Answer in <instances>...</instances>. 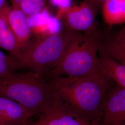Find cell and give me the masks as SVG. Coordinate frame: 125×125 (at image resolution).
<instances>
[{
    "label": "cell",
    "instance_id": "6da1fadb",
    "mask_svg": "<svg viewBox=\"0 0 125 125\" xmlns=\"http://www.w3.org/2000/svg\"><path fill=\"white\" fill-rule=\"evenodd\" d=\"M52 103L89 123L100 125L110 81L101 72L80 78H49Z\"/></svg>",
    "mask_w": 125,
    "mask_h": 125
},
{
    "label": "cell",
    "instance_id": "7a4b0ae2",
    "mask_svg": "<svg viewBox=\"0 0 125 125\" xmlns=\"http://www.w3.org/2000/svg\"><path fill=\"white\" fill-rule=\"evenodd\" d=\"M0 96L11 99L40 115L52 103V90L45 76L35 72L13 73L0 78Z\"/></svg>",
    "mask_w": 125,
    "mask_h": 125
},
{
    "label": "cell",
    "instance_id": "3957f363",
    "mask_svg": "<svg viewBox=\"0 0 125 125\" xmlns=\"http://www.w3.org/2000/svg\"><path fill=\"white\" fill-rule=\"evenodd\" d=\"M98 41L92 33L77 32L58 64L46 74L49 78L64 76L80 78L99 71Z\"/></svg>",
    "mask_w": 125,
    "mask_h": 125
},
{
    "label": "cell",
    "instance_id": "277c9868",
    "mask_svg": "<svg viewBox=\"0 0 125 125\" xmlns=\"http://www.w3.org/2000/svg\"><path fill=\"white\" fill-rule=\"evenodd\" d=\"M77 32L66 28L60 32L32 39L18 58L21 68L46 75L59 62Z\"/></svg>",
    "mask_w": 125,
    "mask_h": 125
},
{
    "label": "cell",
    "instance_id": "5b68a950",
    "mask_svg": "<svg viewBox=\"0 0 125 125\" xmlns=\"http://www.w3.org/2000/svg\"><path fill=\"white\" fill-rule=\"evenodd\" d=\"M96 11L92 1H85L65 9L63 21L66 28L73 31L90 32L94 27Z\"/></svg>",
    "mask_w": 125,
    "mask_h": 125
},
{
    "label": "cell",
    "instance_id": "8992f818",
    "mask_svg": "<svg viewBox=\"0 0 125 125\" xmlns=\"http://www.w3.org/2000/svg\"><path fill=\"white\" fill-rule=\"evenodd\" d=\"M100 125H125V89L111 87L105 100Z\"/></svg>",
    "mask_w": 125,
    "mask_h": 125
},
{
    "label": "cell",
    "instance_id": "52a82bcc",
    "mask_svg": "<svg viewBox=\"0 0 125 125\" xmlns=\"http://www.w3.org/2000/svg\"><path fill=\"white\" fill-rule=\"evenodd\" d=\"M34 115L22 105L11 99L0 96V120L5 125H27Z\"/></svg>",
    "mask_w": 125,
    "mask_h": 125
},
{
    "label": "cell",
    "instance_id": "ba28073f",
    "mask_svg": "<svg viewBox=\"0 0 125 125\" xmlns=\"http://www.w3.org/2000/svg\"><path fill=\"white\" fill-rule=\"evenodd\" d=\"M7 17L21 52L32 40V31L28 22V17L17 7L9 5Z\"/></svg>",
    "mask_w": 125,
    "mask_h": 125
},
{
    "label": "cell",
    "instance_id": "9c48e42d",
    "mask_svg": "<svg viewBox=\"0 0 125 125\" xmlns=\"http://www.w3.org/2000/svg\"><path fill=\"white\" fill-rule=\"evenodd\" d=\"M39 115L38 121L27 125H96L74 116L52 103Z\"/></svg>",
    "mask_w": 125,
    "mask_h": 125
},
{
    "label": "cell",
    "instance_id": "30bf717a",
    "mask_svg": "<svg viewBox=\"0 0 125 125\" xmlns=\"http://www.w3.org/2000/svg\"><path fill=\"white\" fill-rule=\"evenodd\" d=\"M9 5L7 2L0 9V48L7 51L18 61L21 49L8 21L7 13Z\"/></svg>",
    "mask_w": 125,
    "mask_h": 125
},
{
    "label": "cell",
    "instance_id": "8fae6325",
    "mask_svg": "<svg viewBox=\"0 0 125 125\" xmlns=\"http://www.w3.org/2000/svg\"><path fill=\"white\" fill-rule=\"evenodd\" d=\"M99 69L109 80L125 89V65L104 53L100 58Z\"/></svg>",
    "mask_w": 125,
    "mask_h": 125
},
{
    "label": "cell",
    "instance_id": "7c38bea8",
    "mask_svg": "<svg viewBox=\"0 0 125 125\" xmlns=\"http://www.w3.org/2000/svg\"><path fill=\"white\" fill-rule=\"evenodd\" d=\"M103 17L109 25L125 23V0H107L103 4Z\"/></svg>",
    "mask_w": 125,
    "mask_h": 125
},
{
    "label": "cell",
    "instance_id": "4fadbf2b",
    "mask_svg": "<svg viewBox=\"0 0 125 125\" xmlns=\"http://www.w3.org/2000/svg\"><path fill=\"white\" fill-rule=\"evenodd\" d=\"M105 53L125 65V34L120 31L104 46Z\"/></svg>",
    "mask_w": 125,
    "mask_h": 125
},
{
    "label": "cell",
    "instance_id": "5bb4252c",
    "mask_svg": "<svg viewBox=\"0 0 125 125\" xmlns=\"http://www.w3.org/2000/svg\"><path fill=\"white\" fill-rule=\"evenodd\" d=\"M11 5L21 9L27 16L40 13L44 9L47 0H9Z\"/></svg>",
    "mask_w": 125,
    "mask_h": 125
},
{
    "label": "cell",
    "instance_id": "9a60e30c",
    "mask_svg": "<svg viewBox=\"0 0 125 125\" xmlns=\"http://www.w3.org/2000/svg\"><path fill=\"white\" fill-rule=\"evenodd\" d=\"M21 68L17 59L0 50V78L15 73Z\"/></svg>",
    "mask_w": 125,
    "mask_h": 125
},
{
    "label": "cell",
    "instance_id": "2e32d148",
    "mask_svg": "<svg viewBox=\"0 0 125 125\" xmlns=\"http://www.w3.org/2000/svg\"><path fill=\"white\" fill-rule=\"evenodd\" d=\"M107 0H93L94 2L95 3H99V4H103Z\"/></svg>",
    "mask_w": 125,
    "mask_h": 125
},
{
    "label": "cell",
    "instance_id": "e0dca14e",
    "mask_svg": "<svg viewBox=\"0 0 125 125\" xmlns=\"http://www.w3.org/2000/svg\"><path fill=\"white\" fill-rule=\"evenodd\" d=\"M7 2V0H0V9Z\"/></svg>",
    "mask_w": 125,
    "mask_h": 125
},
{
    "label": "cell",
    "instance_id": "ac0fdd59",
    "mask_svg": "<svg viewBox=\"0 0 125 125\" xmlns=\"http://www.w3.org/2000/svg\"><path fill=\"white\" fill-rule=\"evenodd\" d=\"M120 31H121V32H122L123 33H124V34H125V27H124Z\"/></svg>",
    "mask_w": 125,
    "mask_h": 125
},
{
    "label": "cell",
    "instance_id": "d6986e66",
    "mask_svg": "<svg viewBox=\"0 0 125 125\" xmlns=\"http://www.w3.org/2000/svg\"><path fill=\"white\" fill-rule=\"evenodd\" d=\"M0 125H5L0 120Z\"/></svg>",
    "mask_w": 125,
    "mask_h": 125
}]
</instances>
